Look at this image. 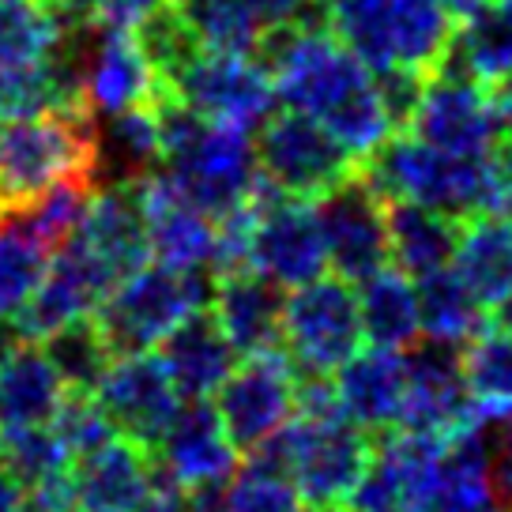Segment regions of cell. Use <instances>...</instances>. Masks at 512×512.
I'll return each instance as SVG.
<instances>
[{"instance_id": "484cf974", "label": "cell", "mask_w": 512, "mask_h": 512, "mask_svg": "<svg viewBox=\"0 0 512 512\" xmlns=\"http://www.w3.org/2000/svg\"><path fill=\"white\" fill-rule=\"evenodd\" d=\"M72 238H80L110 268L113 279H125L128 272L151 260L144 211L132 185H98L95 200Z\"/></svg>"}, {"instance_id": "ab89813d", "label": "cell", "mask_w": 512, "mask_h": 512, "mask_svg": "<svg viewBox=\"0 0 512 512\" xmlns=\"http://www.w3.org/2000/svg\"><path fill=\"white\" fill-rule=\"evenodd\" d=\"M0 452L8 467L16 471L23 497L34 490L38 482H49L72 471V456L61 445V437L53 433V426H23V430H0Z\"/></svg>"}, {"instance_id": "4316f807", "label": "cell", "mask_w": 512, "mask_h": 512, "mask_svg": "<svg viewBox=\"0 0 512 512\" xmlns=\"http://www.w3.org/2000/svg\"><path fill=\"white\" fill-rule=\"evenodd\" d=\"M64 392L68 388L38 343L19 339L0 354V430L49 426Z\"/></svg>"}, {"instance_id": "f907efd6", "label": "cell", "mask_w": 512, "mask_h": 512, "mask_svg": "<svg viewBox=\"0 0 512 512\" xmlns=\"http://www.w3.org/2000/svg\"><path fill=\"white\" fill-rule=\"evenodd\" d=\"M494 8H497V16H501V23H505L512 34V0H494Z\"/></svg>"}, {"instance_id": "681fc988", "label": "cell", "mask_w": 512, "mask_h": 512, "mask_svg": "<svg viewBox=\"0 0 512 512\" xmlns=\"http://www.w3.org/2000/svg\"><path fill=\"white\" fill-rule=\"evenodd\" d=\"M437 4H441L448 16H452V23H460V19L475 16L479 8H486L490 0H437Z\"/></svg>"}, {"instance_id": "52a82bcc", "label": "cell", "mask_w": 512, "mask_h": 512, "mask_svg": "<svg viewBox=\"0 0 512 512\" xmlns=\"http://www.w3.org/2000/svg\"><path fill=\"white\" fill-rule=\"evenodd\" d=\"M211 272H177L166 264H140L117 279L91 313L113 354L155 351L166 332L204 309L211 298Z\"/></svg>"}, {"instance_id": "44dd1931", "label": "cell", "mask_w": 512, "mask_h": 512, "mask_svg": "<svg viewBox=\"0 0 512 512\" xmlns=\"http://www.w3.org/2000/svg\"><path fill=\"white\" fill-rule=\"evenodd\" d=\"M407 362V396L400 426L422 433H448L471 415V396L460 373V347L418 339L403 351Z\"/></svg>"}, {"instance_id": "4dcf8cb0", "label": "cell", "mask_w": 512, "mask_h": 512, "mask_svg": "<svg viewBox=\"0 0 512 512\" xmlns=\"http://www.w3.org/2000/svg\"><path fill=\"white\" fill-rule=\"evenodd\" d=\"M358 324H362V343L384 347V351H407L422 339L418 328V298L415 279L400 268H381L358 283Z\"/></svg>"}, {"instance_id": "603a6c76", "label": "cell", "mask_w": 512, "mask_h": 512, "mask_svg": "<svg viewBox=\"0 0 512 512\" xmlns=\"http://www.w3.org/2000/svg\"><path fill=\"white\" fill-rule=\"evenodd\" d=\"M339 411L351 418L358 430L384 433L400 426L403 396H407V362L403 351L369 347L358 351L332 373Z\"/></svg>"}, {"instance_id": "277c9868", "label": "cell", "mask_w": 512, "mask_h": 512, "mask_svg": "<svg viewBox=\"0 0 512 512\" xmlns=\"http://www.w3.org/2000/svg\"><path fill=\"white\" fill-rule=\"evenodd\" d=\"M369 433L343 411H294L283 430L260 441L245 460L283 471L309 509L347 505L369 460Z\"/></svg>"}, {"instance_id": "1f68e13d", "label": "cell", "mask_w": 512, "mask_h": 512, "mask_svg": "<svg viewBox=\"0 0 512 512\" xmlns=\"http://www.w3.org/2000/svg\"><path fill=\"white\" fill-rule=\"evenodd\" d=\"M415 298L422 339L464 347L479 328H486V305L460 283V275L452 272V264L415 279Z\"/></svg>"}, {"instance_id": "9f6ffc18", "label": "cell", "mask_w": 512, "mask_h": 512, "mask_svg": "<svg viewBox=\"0 0 512 512\" xmlns=\"http://www.w3.org/2000/svg\"><path fill=\"white\" fill-rule=\"evenodd\" d=\"M422 512H433V509H422Z\"/></svg>"}, {"instance_id": "8fae6325", "label": "cell", "mask_w": 512, "mask_h": 512, "mask_svg": "<svg viewBox=\"0 0 512 512\" xmlns=\"http://www.w3.org/2000/svg\"><path fill=\"white\" fill-rule=\"evenodd\" d=\"M166 95H174L177 102H185L189 110H196L208 121L245 128V132L260 128L279 110L268 68L245 53L200 49L174 80L166 83Z\"/></svg>"}, {"instance_id": "816d5d0a", "label": "cell", "mask_w": 512, "mask_h": 512, "mask_svg": "<svg viewBox=\"0 0 512 512\" xmlns=\"http://www.w3.org/2000/svg\"><path fill=\"white\" fill-rule=\"evenodd\" d=\"M479 512H512V501H490V505H482Z\"/></svg>"}, {"instance_id": "6da1fadb", "label": "cell", "mask_w": 512, "mask_h": 512, "mask_svg": "<svg viewBox=\"0 0 512 512\" xmlns=\"http://www.w3.org/2000/svg\"><path fill=\"white\" fill-rule=\"evenodd\" d=\"M256 61L268 68L275 102L313 117L358 166L396 132L373 68L328 31V23H283L260 34Z\"/></svg>"}, {"instance_id": "ffe728a7", "label": "cell", "mask_w": 512, "mask_h": 512, "mask_svg": "<svg viewBox=\"0 0 512 512\" xmlns=\"http://www.w3.org/2000/svg\"><path fill=\"white\" fill-rule=\"evenodd\" d=\"M166 95L155 68L140 53L132 27L98 19L87 61H83V102L91 113H117L128 106H151Z\"/></svg>"}, {"instance_id": "7a4b0ae2", "label": "cell", "mask_w": 512, "mask_h": 512, "mask_svg": "<svg viewBox=\"0 0 512 512\" xmlns=\"http://www.w3.org/2000/svg\"><path fill=\"white\" fill-rule=\"evenodd\" d=\"M358 170L384 200H415L456 223L471 215H512V162L505 147L490 155H448L411 132H392Z\"/></svg>"}, {"instance_id": "f6af8a7d", "label": "cell", "mask_w": 512, "mask_h": 512, "mask_svg": "<svg viewBox=\"0 0 512 512\" xmlns=\"http://www.w3.org/2000/svg\"><path fill=\"white\" fill-rule=\"evenodd\" d=\"M486 95H490V106H494L497 121H501V132H505V140H509L512 136V68L501 72L497 80L486 83Z\"/></svg>"}, {"instance_id": "e575fe53", "label": "cell", "mask_w": 512, "mask_h": 512, "mask_svg": "<svg viewBox=\"0 0 512 512\" xmlns=\"http://www.w3.org/2000/svg\"><path fill=\"white\" fill-rule=\"evenodd\" d=\"M196 46L211 53H245L256 57L264 23L253 16L245 0H174Z\"/></svg>"}, {"instance_id": "83f0119b", "label": "cell", "mask_w": 512, "mask_h": 512, "mask_svg": "<svg viewBox=\"0 0 512 512\" xmlns=\"http://www.w3.org/2000/svg\"><path fill=\"white\" fill-rule=\"evenodd\" d=\"M95 185H136L159 170L162 144L155 106L95 113Z\"/></svg>"}, {"instance_id": "4fadbf2b", "label": "cell", "mask_w": 512, "mask_h": 512, "mask_svg": "<svg viewBox=\"0 0 512 512\" xmlns=\"http://www.w3.org/2000/svg\"><path fill=\"white\" fill-rule=\"evenodd\" d=\"M403 128L448 155H490L505 144L486 83L448 68H433L426 76L422 95Z\"/></svg>"}, {"instance_id": "d590c367", "label": "cell", "mask_w": 512, "mask_h": 512, "mask_svg": "<svg viewBox=\"0 0 512 512\" xmlns=\"http://www.w3.org/2000/svg\"><path fill=\"white\" fill-rule=\"evenodd\" d=\"M38 347L46 351L49 366L57 369V377L68 392H95V384L102 381L106 366L113 362V351L98 332L95 317L64 324L57 332H49L46 339H38Z\"/></svg>"}, {"instance_id": "7402d4cb", "label": "cell", "mask_w": 512, "mask_h": 512, "mask_svg": "<svg viewBox=\"0 0 512 512\" xmlns=\"http://www.w3.org/2000/svg\"><path fill=\"white\" fill-rule=\"evenodd\" d=\"M283 294L287 290H279L249 268L215 272L208 309L238 358L279 347V339H283Z\"/></svg>"}, {"instance_id": "5bb4252c", "label": "cell", "mask_w": 512, "mask_h": 512, "mask_svg": "<svg viewBox=\"0 0 512 512\" xmlns=\"http://www.w3.org/2000/svg\"><path fill=\"white\" fill-rule=\"evenodd\" d=\"M294 396H298V373L283 347H275L264 354H249L226 373V381L215 388V415L234 448L245 456L287 426L294 415Z\"/></svg>"}, {"instance_id": "74e56055", "label": "cell", "mask_w": 512, "mask_h": 512, "mask_svg": "<svg viewBox=\"0 0 512 512\" xmlns=\"http://www.w3.org/2000/svg\"><path fill=\"white\" fill-rule=\"evenodd\" d=\"M128 27H132V38H136L140 53L147 57V64L155 68V76L162 80V87L174 80L177 72L200 53L192 31L185 27L181 12L174 8V0L151 4V8L140 12Z\"/></svg>"}, {"instance_id": "6f0895ef", "label": "cell", "mask_w": 512, "mask_h": 512, "mask_svg": "<svg viewBox=\"0 0 512 512\" xmlns=\"http://www.w3.org/2000/svg\"><path fill=\"white\" fill-rule=\"evenodd\" d=\"M19 512H23V509H19Z\"/></svg>"}, {"instance_id": "5b68a950", "label": "cell", "mask_w": 512, "mask_h": 512, "mask_svg": "<svg viewBox=\"0 0 512 512\" xmlns=\"http://www.w3.org/2000/svg\"><path fill=\"white\" fill-rule=\"evenodd\" d=\"M324 23L373 72L415 68L426 76L456 31L437 0H328Z\"/></svg>"}, {"instance_id": "cb8c5ba5", "label": "cell", "mask_w": 512, "mask_h": 512, "mask_svg": "<svg viewBox=\"0 0 512 512\" xmlns=\"http://www.w3.org/2000/svg\"><path fill=\"white\" fill-rule=\"evenodd\" d=\"M159 479L155 456L113 433L106 445L72 460V494L76 505L98 512H132Z\"/></svg>"}, {"instance_id": "bcb514c9", "label": "cell", "mask_w": 512, "mask_h": 512, "mask_svg": "<svg viewBox=\"0 0 512 512\" xmlns=\"http://www.w3.org/2000/svg\"><path fill=\"white\" fill-rule=\"evenodd\" d=\"M132 512H185L181 509V490H177L174 482H166L159 475L155 486H151V494H147Z\"/></svg>"}, {"instance_id": "836d02e7", "label": "cell", "mask_w": 512, "mask_h": 512, "mask_svg": "<svg viewBox=\"0 0 512 512\" xmlns=\"http://www.w3.org/2000/svg\"><path fill=\"white\" fill-rule=\"evenodd\" d=\"M64 27L49 0H0V72L42 64Z\"/></svg>"}, {"instance_id": "ac0fdd59", "label": "cell", "mask_w": 512, "mask_h": 512, "mask_svg": "<svg viewBox=\"0 0 512 512\" xmlns=\"http://www.w3.org/2000/svg\"><path fill=\"white\" fill-rule=\"evenodd\" d=\"M136 200L144 211L147 249L155 264L177 268V272H211L219 260V223L208 211H200L189 196H181L177 185L162 170H151L136 185Z\"/></svg>"}, {"instance_id": "ee69618b", "label": "cell", "mask_w": 512, "mask_h": 512, "mask_svg": "<svg viewBox=\"0 0 512 512\" xmlns=\"http://www.w3.org/2000/svg\"><path fill=\"white\" fill-rule=\"evenodd\" d=\"M181 509L185 512H226V482H204L181 490Z\"/></svg>"}, {"instance_id": "7bdbcfd3", "label": "cell", "mask_w": 512, "mask_h": 512, "mask_svg": "<svg viewBox=\"0 0 512 512\" xmlns=\"http://www.w3.org/2000/svg\"><path fill=\"white\" fill-rule=\"evenodd\" d=\"M245 4L264 23V31L283 23H324V8L317 0H245Z\"/></svg>"}, {"instance_id": "9a60e30c", "label": "cell", "mask_w": 512, "mask_h": 512, "mask_svg": "<svg viewBox=\"0 0 512 512\" xmlns=\"http://www.w3.org/2000/svg\"><path fill=\"white\" fill-rule=\"evenodd\" d=\"M313 211H317L328 268L339 279L358 287L373 272L388 268L384 196L369 185L362 170H354L339 185L320 192L313 200Z\"/></svg>"}, {"instance_id": "e0dca14e", "label": "cell", "mask_w": 512, "mask_h": 512, "mask_svg": "<svg viewBox=\"0 0 512 512\" xmlns=\"http://www.w3.org/2000/svg\"><path fill=\"white\" fill-rule=\"evenodd\" d=\"M113 283L117 279L110 275V268L80 238H68L61 249L49 253L46 272L27 305L12 317V328L19 332V339L38 343L72 320L91 317Z\"/></svg>"}, {"instance_id": "9c48e42d", "label": "cell", "mask_w": 512, "mask_h": 512, "mask_svg": "<svg viewBox=\"0 0 512 512\" xmlns=\"http://www.w3.org/2000/svg\"><path fill=\"white\" fill-rule=\"evenodd\" d=\"M241 268L264 275L279 290H294L328 272L313 200L283 196L260 181L253 204H249Z\"/></svg>"}, {"instance_id": "3957f363", "label": "cell", "mask_w": 512, "mask_h": 512, "mask_svg": "<svg viewBox=\"0 0 512 512\" xmlns=\"http://www.w3.org/2000/svg\"><path fill=\"white\" fill-rule=\"evenodd\" d=\"M151 106L162 144L159 170L174 181L177 192L208 211L215 223L245 208L260 189L253 136L245 128L200 117L174 95H159Z\"/></svg>"}, {"instance_id": "30bf717a", "label": "cell", "mask_w": 512, "mask_h": 512, "mask_svg": "<svg viewBox=\"0 0 512 512\" xmlns=\"http://www.w3.org/2000/svg\"><path fill=\"white\" fill-rule=\"evenodd\" d=\"M253 147L260 181L283 196H298V200H317L320 192H328L358 170V162L313 117L298 110L272 113L256 128Z\"/></svg>"}, {"instance_id": "f35d334b", "label": "cell", "mask_w": 512, "mask_h": 512, "mask_svg": "<svg viewBox=\"0 0 512 512\" xmlns=\"http://www.w3.org/2000/svg\"><path fill=\"white\" fill-rule=\"evenodd\" d=\"M95 177H64L57 185H49L46 192H38L34 200H27L23 208H16L27 226H31L38 238L46 241V249H61L64 241L72 238L76 230H80L83 215L91 208V200H95Z\"/></svg>"}, {"instance_id": "d4e9b609", "label": "cell", "mask_w": 512, "mask_h": 512, "mask_svg": "<svg viewBox=\"0 0 512 512\" xmlns=\"http://www.w3.org/2000/svg\"><path fill=\"white\" fill-rule=\"evenodd\" d=\"M159 362L166 366L181 400H211L215 388L226 381V373L238 366V354L204 305L166 332L159 343Z\"/></svg>"}, {"instance_id": "7c38bea8", "label": "cell", "mask_w": 512, "mask_h": 512, "mask_svg": "<svg viewBox=\"0 0 512 512\" xmlns=\"http://www.w3.org/2000/svg\"><path fill=\"white\" fill-rule=\"evenodd\" d=\"M362 479L354 482L347 505L354 512H422L433 505L437 467H441V433L392 426L373 433Z\"/></svg>"}, {"instance_id": "8992f818", "label": "cell", "mask_w": 512, "mask_h": 512, "mask_svg": "<svg viewBox=\"0 0 512 512\" xmlns=\"http://www.w3.org/2000/svg\"><path fill=\"white\" fill-rule=\"evenodd\" d=\"M95 121L87 106L0 121V208H23L64 177H95Z\"/></svg>"}, {"instance_id": "7dc6e473", "label": "cell", "mask_w": 512, "mask_h": 512, "mask_svg": "<svg viewBox=\"0 0 512 512\" xmlns=\"http://www.w3.org/2000/svg\"><path fill=\"white\" fill-rule=\"evenodd\" d=\"M23 509V486H19L16 471L8 467L4 452H0V512H19Z\"/></svg>"}, {"instance_id": "d6a6232c", "label": "cell", "mask_w": 512, "mask_h": 512, "mask_svg": "<svg viewBox=\"0 0 512 512\" xmlns=\"http://www.w3.org/2000/svg\"><path fill=\"white\" fill-rule=\"evenodd\" d=\"M49 264L46 241L16 208H0V320H12L34 294Z\"/></svg>"}, {"instance_id": "d6986e66", "label": "cell", "mask_w": 512, "mask_h": 512, "mask_svg": "<svg viewBox=\"0 0 512 512\" xmlns=\"http://www.w3.org/2000/svg\"><path fill=\"white\" fill-rule=\"evenodd\" d=\"M151 456H159V475L177 490L226 482L241 464V452L226 437L211 400H181Z\"/></svg>"}, {"instance_id": "db71d44e", "label": "cell", "mask_w": 512, "mask_h": 512, "mask_svg": "<svg viewBox=\"0 0 512 512\" xmlns=\"http://www.w3.org/2000/svg\"><path fill=\"white\" fill-rule=\"evenodd\" d=\"M501 147H505V155H509V162H512V136H509V140H505Z\"/></svg>"}, {"instance_id": "11a10c76", "label": "cell", "mask_w": 512, "mask_h": 512, "mask_svg": "<svg viewBox=\"0 0 512 512\" xmlns=\"http://www.w3.org/2000/svg\"><path fill=\"white\" fill-rule=\"evenodd\" d=\"M68 512H98V509H83V505H72Z\"/></svg>"}, {"instance_id": "f1b7e54d", "label": "cell", "mask_w": 512, "mask_h": 512, "mask_svg": "<svg viewBox=\"0 0 512 512\" xmlns=\"http://www.w3.org/2000/svg\"><path fill=\"white\" fill-rule=\"evenodd\" d=\"M384 234H388V264L411 279L448 268L460 223L415 200H384Z\"/></svg>"}, {"instance_id": "f5cc1de1", "label": "cell", "mask_w": 512, "mask_h": 512, "mask_svg": "<svg viewBox=\"0 0 512 512\" xmlns=\"http://www.w3.org/2000/svg\"><path fill=\"white\" fill-rule=\"evenodd\" d=\"M309 512H354L351 505H328V509H309Z\"/></svg>"}, {"instance_id": "60d3db41", "label": "cell", "mask_w": 512, "mask_h": 512, "mask_svg": "<svg viewBox=\"0 0 512 512\" xmlns=\"http://www.w3.org/2000/svg\"><path fill=\"white\" fill-rule=\"evenodd\" d=\"M226 512H309V505L283 471L245 460L226 479Z\"/></svg>"}, {"instance_id": "f546056e", "label": "cell", "mask_w": 512, "mask_h": 512, "mask_svg": "<svg viewBox=\"0 0 512 512\" xmlns=\"http://www.w3.org/2000/svg\"><path fill=\"white\" fill-rule=\"evenodd\" d=\"M452 272L482 305L512 290V215H471L460 223Z\"/></svg>"}, {"instance_id": "8d00e7d4", "label": "cell", "mask_w": 512, "mask_h": 512, "mask_svg": "<svg viewBox=\"0 0 512 512\" xmlns=\"http://www.w3.org/2000/svg\"><path fill=\"white\" fill-rule=\"evenodd\" d=\"M460 373L475 407H512V336L479 328L460 347Z\"/></svg>"}, {"instance_id": "b9f144b4", "label": "cell", "mask_w": 512, "mask_h": 512, "mask_svg": "<svg viewBox=\"0 0 512 512\" xmlns=\"http://www.w3.org/2000/svg\"><path fill=\"white\" fill-rule=\"evenodd\" d=\"M49 426L61 437V445L68 448L72 460L95 452L98 445H106L113 433H117L91 392H64L61 407H57V415L49 418Z\"/></svg>"}, {"instance_id": "2e32d148", "label": "cell", "mask_w": 512, "mask_h": 512, "mask_svg": "<svg viewBox=\"0 0 512 512\" xmlns=\"http://www.w3.org/2000/svg\"><path fill=\"white\" fill-rule=\"evenodd\" d=\"M91 396L106 411L113 430L147 452H155L162 430L181 407V392L174 388L155 351L113 354V362L106 366Z\"/></svg>"}, {"instance_id": "c3c4849f", "label": "cell", "mask_w": 512, "mask_h": 512, "mask_svg": "<svg viewBox=\"0 0 512 512\" xmlns=\"http://www.w3.org/2000/svg\"><path fill=\"white\" fill-rule=\"evenodd\" d=\"M486 324L497 328V332H505V336H512V290L505 298H497L494 305H486Z\"/></svg>"}, {"instance_id": "ba28073f", "label": "cell", "mask_w": 512, "mask_h": 512, "mask_svg": "<svg viewBox=\"0 0 512 512\" xmlns=\"http://www.w3.org/2000/svg\"><path fill=\"white\" fill-rule=\"evenodd\" d=\"M283 354L298 377H332L358 347V290L336 272L283 294Z\"/></svg>"}]
</instances>
